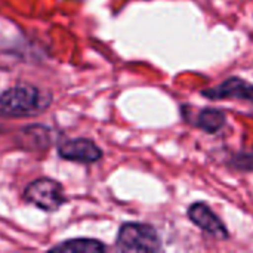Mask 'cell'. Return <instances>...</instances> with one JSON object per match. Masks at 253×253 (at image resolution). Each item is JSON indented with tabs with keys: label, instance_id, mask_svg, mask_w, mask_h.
<instances>
[{
	"label": "cell",
	"instance_id": "1",
	"mask_svg": "<svg viewBox=\"0 0 253 253\" xmlns=\"http://www.w3.org/2000/svg\"><path fill=\"white\" fill-rule=\"evenodd\" d=\"M49 105L42 92L31 84H16L0 95V117L18 119L40 113Z\"/></svg>",
	"mask_w": 253,
	"mask_h": 253
},
{
	"label": "cell",
	"instance_id": "2",
	"mask_svg": "<svg viewBox=\"0 0 253 253\" xmlns=\"http://www.w3.org/2000/svg\"><path fill=\"white\" fill-rule=\"evenodd\" d=\"M117 248L123 252H160L163 249L157 230L150 224L126 222L120 227Z\"/></svg>",
	"mask_w": 253,
	"mask_h": 253
},
{
	"label": "cell",
	"instance_id": "3",
	"mask_svg": "<svg viewBox=\"0 0 253 253\" xmlns=\"http://www.w3.org/2000/svg\"><path fill=\"white\" fill-rule=\"evenodd\" d=\"M22 197L25 202L44 212H55L67 202L62 185L50 178H39L30 182Z\"/></svg>",
	"mask_w": 253,
	"mask_h": 253
},
{
	"label": "cell",
	"instance_id": "4",
	"mask_svg": "<svg viewBox=\"0 0 253 253\" xmlns=\"http://www.w3.org/2000/svg\"><path fill=\"white\" fill-rule=\"evenodd\" d=\"M187 216L193 225L200 228L203 233L219 239L227 240L230 239V231L225 222L215 213V211L206 202H194L187 209Z\"/></svg>",
	"mask_w": 253,
	"mask_h": 253
},
{
	"label": "cell",
	"instance_id": "5",
	"mask_svg": "<svg viewBox=\"0 0 253 253\" xmlns=\"http://www.w3.org/2000/svg\"><path fill=\"white\" fill-rule=\"evenodd\" d=\"M200 95L211 101L239 99L253 104V83L239 76H230L222 83L200 90Z\"/></svg>",
	"mask_w": 253,
	"mask_h": 253
},
{
	"label": "cell",
	"instance_id": "6",
	"mask_svg": "<svg viewBox=\"0 0 253 253\" xmlns=\"http://www.w3.org/2000/svg\"><path fill=\"white\" fill-rule=\"evenodd\" d=\"M58 154L64 160L74 162V163H84L90 165L102 157V150L87 138H77L68 139L58 147Z\"/></svg>",
	"mask_w": 253,
	"mask_h": 253
},
{
	"label": "cell",
	"instance_id": "7",
	"mask_svg": "<svg viewBox=\"0 0 253 253\" xmlns=\"http://www.w3.org/2000/svg\"><path fill=\"white\" fill-rule=\"evenodd\" d=\"M182 120L193 125L194 127L203 130L208 135H215V133L221 132L225 127V125H227V113L224 110H221V108L203 107L194 114V117L187 116Z\"/></svg>",
	"mask_w": 253,
	"mask_h": 253
},
{
	"label": "cell",
	"instance_id": "8",
	"mask_svg": "<svg viewBox=\"0 0 253 253\" xmlns=\"http://www.w3.org/2000/svg\"><path fill=\"white\" fill-rule=\"evenodd\" d=\"M107 248L104 243L95 239H73L65 240L64 243H59L52 248V251L65 253H99L104 252Z\"/></svg>",
	"mask_w": 253,
	"mask_h": 253
},
{
	"label": "cell",
	"instance_id": "9",
	"mask_svg": "<svg viewBox=\"0 0 253 253\" xmlns=\"http://www.w3.org/2000/svg\"><path fill=\"white\" fill-rule=\"evenodd\" d=\"M230 166L237 169V170H245V172H253V153H237L230 159Z\"/></svg>",
	"mask_w": 253,
	"mask_h": 253
}]
</instances>
